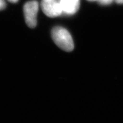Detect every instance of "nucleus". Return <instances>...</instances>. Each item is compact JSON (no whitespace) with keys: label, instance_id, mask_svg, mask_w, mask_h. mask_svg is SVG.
<instances>
[{"label":"nucleus","instance_id":"obj_1","mask_svg":"<svg viewBox=\"0 0 123 123\" xmlns=\"http://www.w3.org/2000/svg\"><path fill=\"white\" fill-rule=\"evenodd\" d=\"M54 42L62 50L70 52L74 48L73 38L70 33L62 27H55L51 31Z\"/></svg>","mask_w":123,"mask_h":123},{"label":"nucleus","instance_id":"obj_2","mask_svg":"<svg viewBox=\"0 0 123 123\" xmlns=\"http://www.w3.org/2000/svg\"><path fill=\"white\" fill-rule=\"evenodd\" d=\"M39 9L37 1H30L26 3L24 6L25 22L30 28H34L37 25V17Z\"/></svg>","mask_w":123,"mask_h":123},{"label":"nucleus","instance_id":"obj_3","mask_svg":"<svg viewBox=\"0 0 123 123\" xmlns=\"http://www.w3.org/2000/svg\"><path fill=\"white\" fill-rule=\"evenodd\" d=\"M41 7L44 14L49 17H56L63 13L59 1L57 0H42Z\"/></svg>","mask_w":123,"mask_h":123},{"label":"nucleus","instance_id":"obj_4","mask_svg":"<svg viewBox=\"0 0 123 123\" xmlns=\"http://www.w3.org/2000/svg\"><path fill=\"white\" fill-rule=\"evenodd\" d=\"M63 13L71 15L76 13L79 8V0H60Z\"/></svg>","mask_w":123,"mask_h":123},{"label":"nucleus","instance_id":"obj_5","mask_svg":"<svg viewBox=\"0 0 123 123\" xmlns=\"http://www.w3.org/2000/svg\"><path fill=\"white\" fill-rule=\"evenodd\" d=\"M6 7V2L5 0H0V10H2Z\"/></svg>","mask_w":123,"mask_h":123},{"label":"nucleus","instance_id":"obj_6","mask_svg":"<svg viewBox=\"0 0 123 123\" xmlns=\"http://www.w3.org/2000/svg\"><path fill=\"white\" fill-rule=\"evenodd\" d=\"M7 1H9V2H10L12 3H16L18 2V0H7Z\"/></svg>","mask_w":123,"mask_h":123},{"label":"nucleus","instance_id":"obj_7","mask_svg":"<svg viewBox=\"0 0 123 123\" xmlns=\"http://www.w3.org/2000/svg\"><path fill=\"white\" fill-rule=\"evenodd\" d=\"M116 2L117 4H123V0H116Z\"/></svg>","mask_w":123,"mask_h":123},{"label":"nucleus","instance_id":"obj_8","mask_svg":"<svg viewBox=\"0 0 123 123\" xmlns=\"http://www.w3.org/2000/svg\"><path fill=\"white\" fill-rule=\"evenodd\" d=\"M90 1H99V0H88Z\"/></svg>","mask_w":123,"mask_h":123}]
</instances>
